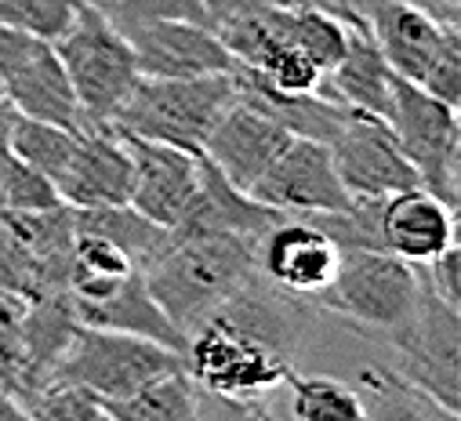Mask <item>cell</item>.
Wrapping results in <instances>:
<instances>
[{
    "label": "cell",
    "mask_w": 461,
    "mask_h": 421,
    "mask_svg": "<svg viewBox=\"0 0 461 421\" xmlns=\"http://www.w3.org/2000/svg\"><path fill=\"white\" fill-rule=\"evenodd\" d=\"M360 403H364V417H439V421H457L450 417L432 396H425L411 378H403L396 367H364L360 371V389H357Z\"/></svg>",
    "instance_id": "cb8c5ba5"
},
{
    "label": "cell",
    "mask_w": 461,
    "mask_h": 421,
    "mask_svg": "<svg viewBox=\"0 0 461 421\" xmlns=\"http://www.w3.org/2000/svg\"><path fill=\"white\" fill-rule=\"evenodd\" d=\"M30 298L0 287V374L12 378L23 363V316Z\"/></svg>",
    "instance_id": "e575fe53"
},
{
    "label": "cell",
    "mask_w": 461,
    "mask_h": 421,
    "mask_svg": "<svg viewBox=\"0 0 461 421\" xmlns=\"http://www.w3.org/2000/svg\"><path fill=\"white\" fill-rule=\"evenodd\" d=\"M84 4L87 0H0V22L55 44L84 12Z\"/></svg>",
    "instance_id": "f1b7e54d"
},
{
    "label": "cell",
    "mask_w": 461,
    "mask_h": 421,
    "mask_svg": "<svg viewBox=\"0 0 461 421\" xmlns=\"http://www.w3.org/2000/svg\"><path fill=\"white\" fill-rule=\"evenodd\" d=\"M105 410L109 421H196V381L178 367L117 403H105Z\"/></svg>",
    "instance_id": "603a6c76"
},
{
    "label": "cell",
    "mask_w": 461,
    "mask_h": 421,
    "mask_svg": "<svg viewBox=\"0 0 461 421\" xmlns=\"http://www.w3.org/2000/svg\"><path fill=\"white\" fill-rule=\"evenodd\" d=\"M345 37H349V22L341 15L327 8H287V44L305 51L320 66V73H327L341 58Z\"/></svg>",
    "instance_id": "484cf974"
},
{
    "label": "cell",
    "mask_w": 461,
    "mask_h": 421,
    "mask_svg": "<svg viewBox=\"0 0 461 421\" xmlns=\"http://www.w3.org/2000/svg\"><path fill=\"white\" fill-rule=\"evenodd\" d=\"M178 367H185L178 349H167L160 342L124 335V331L77 324L48 378L84 385L98 399L117 403V399L139 392L146 381H153L167 371H178Z\"/></svg>",
    "instance_id": "8992f818"
},
{
    "label": "cell",
    "mask_w": 461,
    "mask_h": 421,
    "mask_svg": "<svg viewBox=\"0 0 461 421\" xmlns=\"http://www.w3.org/2000/svg\"><path fill=\"white\" fill-rule=\"evenodd\" d=\"M5 98L23 117L51 121V124H62V128H73V131L84 128L77 91H73L59 55L48 40H37L33 51L5 76Z\"/></svg>",
    "instance_id": "d6986e66"
},
{
    "label": "cell",
    "mask_w": 461,
    "mask_h": 421,
    "mask_svg": "<svg viewBox=\"0 0 461 421\" xmlns=\"http://www.w3.org/2000/svg\"><path fill=\"white\" fill-rule=\"evenodd\" d=\"M454 219H457V210L447 207L439 196H432L421 185L393 193L382 200V210H378L382 247L400 255L403 262L421 265V262L436 258L443 247L457 244Z\"/></svg>",
    "instance_id": "e0dca14e"
},
{
    "label": "cell",
    "mask_w": 461,
    "mask_h": 421,
    "mask_svg": "<svg viewBox=\"0 0 461 421\" xmlns=\"http://www.w3.org/2000/svg\"><path fill=\"white\" fill-rule=\"evenodd\" d=\"M262 4H273V8H327V12L341 15L338 0H262Z\"/></svg>",
    "instance_id": "f35d334b"
},
{
    "label": "cell",
    "mask_w": 461,
    "mask_h": 421,
    "mask_svg": "<svg viewBox=\"0 0 461 421\" xmlns=\"http://www.w3.org/2000/svg\"><path fill=\"white\" fill-rule=\"evenodd\" d=\"M0 389H5V378H0Z\"/></svg>",
    "instance_id": "7bdbcfd3"
},
{
    "label": "cell",
    "mask_w": 461,
    "mask_h": 421,
    "mask_svg": "<svg viewBox=\"0 0 461 421\" xmlns=\"http://www.w3.org/2000/svg\"><path fill=\"white\" fill-rule=\"evenodd\" d=\"M393 80L396 73L389 69L378 40L371 37L367 22H349V37H345L341 58L320 76L316 91L345 110L357 113H389V98H393Z\"/></svg>",
    "instance_id": "ac0fdd59"
},
{
    "label": "cell",
    "mask_w": 461,
    "mask_h": 421,
    "mask_svg": "<svg viewBox=\"0 0 461 421\" xmlns=\"http://www.w3.org/2000/svg\"><path fill=\"white\" fill-rule=\"evenodd\" d=\"M77 324H91V327H105V331H124V335H139L149 342H160L167 349H185V335L167 320L164 309L157 305V298L146 287L142 273H131L117 291L105 301L77 309Z\"/></svg>",
    "instance_id": "44dd1931"
},
{
    "label": "cell",
    "mask_w": 461,
    "mask_h": 421,
    "mask_svg": "<svg viewBox=\"0 0 461 421\" xmlns=\"http://www.w3.org/2000/svg\"><path fill=\"white\" fill-rule=\"evenodd\" d=\"M287 219V210H276L251 193L237 189L203 153H200V189L185 215L171 229L175 237H196V233H233L248 240H262L276 222Z\"/></svg>",
    "instance_id": "2e32d148"
},
{
    "label": "cell",
    "mask_w": 461,
    "mask_h": 421,
    "mask_svg": "<svg viewBox=\"0 0 461 421\" xmlns=\"http://www.w3.org/2000/svg\"><path fill=\"white\" fill-rule=\"evenodd\" d=\"M338 251L341 247L309 215L287 210V219L258 240V273L294 298H312L334 276Z\"/></svg>",
    "instance_id": "5bb4252c"
},
{
    "label": "cell",
    "mask_w": 461,
    "mask_h": 421,
    "mask_svg": "<svg viewBox=\"0 0 461 421\" xmlns=\"http://www.w3.org/2000/svg\"><path fill=\"white\" fill-rule=\"evenodd\" d=\"M291 139L294 135H287L269 113L255 110L251 102H244L237 94V102L229 105V110L218 117V124L211 128L200 153L237 189L251 193V185L262 178V171L280 157V149Z\"/></svg>",
    "instance_id": "9a60e30c"
},
{
    "label": "cell",
    "mask_w": 461,
    "mask_h": 421,
    "mask_svg": "<svg viewBox=\"0 0 461 421\" xmlns=\"http://www.w3.org/2000/svg\"><path fill=\"white\" fill-rule=\"evenodd\" d=\"M421 280L436 298H443L447 305L461 309V247L450 244L436 258L421 262Z\"/></svg>",
    "instance_id": "d590c367"
},
{
    "label": "cell",
    "mask_w": 461,
    "mask_h": 421,
    "mask_svg": "<svg viewBox=\"0 0 461 421\" xmlns=\"http://www.w3.org/2000/svg\"><path fill=\"white\" fill-rule=\"evenodd\" d=\"M12 124H15L12 102H0V157L12 153Z\"/></svg>",
    "instance_id": "74e56055"
},
{
    "label": "cell",
    "mask_w": 461,
    "mask_h": 421,
    "mask_svg": "<svg viewBox=\"0 0 461 421\" xmlns=\"http://www.w3.org/2000/svg\"><path fill=\"white\" fill-rule=\"evenodd\" d=\"M8 160H12V153H8V157H0V215L8 210V200H5V175H8Z\"/></svg>",
    "instance_id": "ab89813d"
},
{
    "label": "cell",
    "mask_w": 461,
    "mask_h": 421,
    "mask_svg": "<svg viewBox=\"0 0 461 421\" xmlns=\"http://www.w3.org/2000/svg\"><path fill=\"white\" fill-rule=\"evenodd\" d=\"M421 265L403 262L385 247H341L334 276L312 301L360 331L393 338L418 309Z\"/></svg>",
    "instance_id": "3957f363"
},
{
    "label": "cell",
    "mask_w": 461,
    "mask_h": 421,
    "mask_svg": "<svg viewBox=\"0 0 461 421\" xmlns=\"http://www.w3.org/2000/svg\"><path fill=\"white\" fill-rule=\"evenodd\" d=\"M266 84H273L276 91H316V84H320V66L305 55V51H298L294 44H284V48H276L258 69H255Z\"/></svg>",
    "instance_id": "836d02e7"
},
{
    "label": "cell",
    "mask_w": 461,
    "mask_h": 421,
    "mask_svg": "<svg viewBox=\"0 0 461 421\" xmlns=\"http://www.w3.org/2000/svg\"><path fill=\"white\" fill-rule=\"evenodd\" d=\"M367 26H371V37L378 40L389 69L396 76L418 84L454 22H439L429 12L403 4V0H378Z\"/></svg>",
    "instance_id": "ffe728a7"
},
{
    "label": "cell",
    "mask_w": 461,
    "mask_h": 421,
    "mask_svg": "<svg viewBox=\"0 0 461 421\" xmlns=\"http://www.w3.org/2000/svg\"><path fill=\"white\" fill-rule=\"evenodd\" d=\"M255 273H258V240L233 233H196V237H175V244L142 276L164 316L182 335H189Z\"/></svg>",
    "instance_id": "6da1fadb"
},
{
    "label": "cell",
    "mask_w": 461,
    "mask_h": 421,
    "mask_svg": "<svg viewBox=\"0 0 461 421\" xmlns=\"http://www.w3.org/2000/svg\"><path fill=\"white\" fill-rule=\"evenodd\" d=\"M403 4H414L421 12H429L439 22H454L457 26V0H403Z\"/></svg>",
    "instance_id": "8d00e7d4"
},
{
    "label": "cell",
    "mask_w": 461,
    "mask_h": 421,
    "mask_svg": "<svg viewBox=\"0 0 461 421\" xmlns=\"http://www.w3.org/2000/svg\"><path fill=\"white\" fill-rule=\"evenodd\" d=\"M0 287H8L23 298H44V294H66L55 291L37 255L23 244V237L0 219Z\"/></svg>",
    "instance_id": "f546056e"
},
{
    "label": "cell",
    "mask_w": 461,
    "mask_h": 421,
    "mask_svg": "<svg viewBox=\"0 0 461 421\" xmlns=\"http://www.w3.org/2000/svg\"><path fill=\"white\" fill-rule=\"evenodd\" d=\"M91 4H102V8H105V4H109V0H91Z\"/></svg>",
    "instance_id": "b9f144b4"
},
{
    "label": "cell",
    "mask_w": 461,
    "mask_h": 421,
    "mask_svg": "<svg viewBox=\"0 0 461 421\" xmlns=\"http://www.w3.org/2000/svg\"><path fill=\"white\" fill-rule=\"evenodd\" d=\"M233 102V69L203 76H139L117 117H113V128L200 153L211 128Z\"/></svg>",
    "instance_id": "7a4b0ae2"
},
{
    "label": "cell",
    "mask_w": 461,
    "mask_h": 421,
    "mask_svg": "<svg viewBox=\"0 0 461 421\" xmlns=\"http://www.w3.org/2000/svg\"><path fill=\"white\" fill-rule=\"evenodd\" d=\"M124 135V131H121ZM131 153V196L128 203L157 226L175 229L200 189V153L167 142L124 135Z\"/></svg>",
    "instance_id": "7c38bea8"
},
{
    "label": "cell",
    "mask_w": 461,
    "mask_h": 421,
    "mask_svg": "<svg viewBox=\"0 0 461 421\" xmlns=\"http://www.w3.org/2000/svg\"><path fill=\"white\" fill-rule=\"evenodd\" d=\"M385 121L396 131L400 149L407 153V160L418 175V185L457 210V189H461V124H457V110L443 105L439 98H432L418 84L396 76Z\"/></svg>",
    "instance_id": "52a82bcc"
},
{
    "label": "cell",
    "mask_w": 461,
    "mask_h": 421,
    "mask_svg": "<svg viewBox=\"0 0 461 421\" xmlns=\"http://www.w3.org/2000/svg\"><path fill=\"white\" fill-rule=\"evenodd\" d=\"M66 207H117L131 196V153L113 124H91L77 131V146L62 171L51 178Z\"/></svg>",
    "instance_id": "8fae6325"
},
{
    "label": "cell",
    "mask_w": 461,
    "mask_h": 421,
    "mask_svg": "<svg viewBox=\"0 0 461 421\" xmlns=\"http://www.w3.org/2000/svg\"><path fill=\"white\" fill-rule=\"evenodd\" d=\"M5 200H8V210H44V207L62 203L59 193H55V182L48 175H41L37 167L23 164L19 157L8 160ZM8 210H5V215H8Z\"/></svg>",
    "instance_id": "d6a6232c"
},
{
    "label": "cell",
    "mask_w": 461,
    "mask_h": 421,
    "mask_svg": "<svg viewBox=\"0 0 461 421\" xmlns=\"http://www.w3.org/2000/svg\"><path fill=\"white\" fill-rule=\"evenodd\" d=\"M105 15L117 22V26L146 22V19H185V22L211 26L207 0H109Z\"/></svg>",
    "instance_id": "1f68e13d"
},
{
    "label": "cell",
    "mask_w": 461,
    "mask_h": 421,
    "mask_svg": "<svg viewBox=\"0 0 461 421\" xmlns=\"http://www.w3.org/2000/svg\"><path fill=\"white\" fill-rule=\"evenodd\" d=\"M26 417L30 421H109L105 399H98L91 389L48 378L41 381L26 399Z\"/></svg>",
    "instance_id": "83f0119b"
},
{
    "label": "cell",
    "mask_w": 461,
    "mask_h": 421,
    "mask_svg": "<svg viewBox=\"0 0 461 421\" xmlns=\"http://www.w3.org/2000/svg\"><path fill=\"white\" fill-rule=\"evenodd\" d=\"M131 51L139 76H203V73H229L233 55L225 51L218 33L203 22L185 19H146L121 26Z\"/></svg>",
    "instance_id": "4fadbf2b"
},
{
    "label": "cell",
    "mask_w": 461,
    "mask_h": 421,
    "mask_svg": "<svg viewBox=\"0 0 461 421\" xmlns=\"http://www.w3.org/2000/svg\"><path fill=\"white\" fill-rule=\"evenodd\" d=\"M182 360L200 389L237 399H262L287 385L294 371V356L266 345L221 312H211L185 335Z\"/></svg>",
    "instance_id": "5b68a950"
},
{
    "label": "cell",
    "mask_w": 461,
    "mask_h": 421,
    "mask_svg": "<svg viewBox=\"0 0 461 421\" xmlns=\"http://www.w3.org/2000/svg\"><path fill=\"white\" fill-rule=\"evenodd\" d=\"M287 389H291L287 414L298 421H360L364 417V403L357 389H349L338 378H323V374L298 378L291 371Z\"/></svg>",
    "instance_id": "d4e9b609"
},
{
    "label": "cell",
    "mask_w": 461,
    "mask_h": 421,
    "mask_svg": "<svg viewBox=\"0 0 461 421\" xmlns=\"http://www.w3.org/2000/svg\"><path fill=\"white\" fill-rule=\"evenodd\" d=\"M327 149H330L341 185L353 196L385 200L393 193L418 185V175H414L407 153L400 149V139L385 117L349 110L341 131L327 142Z\"/></svg>",
    "instance_id": "9c48e42d"
},
{
    "label": "cell",
    "mask_w": 461,
    "mask_h": 421,
    "mask_svg": "<svg viewBox=\"0 0 461 421\" xmlns=\"http://www.w3.org/2000/svg\"><path fill=\"white\" fill-rule=\"evenodd\" d=\"M0 102H8V98H5V84H0Z\"/></svg>",
    "instance_id": "60d3db41"
},
{
    "label": "cell",
    "mask_w": 461,
    "mask_h": 421,
    "mask_svg": "<svg viewBox=\"0 0 461 421\" xmlns=\"http://www.w3.org/2000/svg\"><path fill=\"white\" fill-rule=\"evenodd\" d=\"M73 146H77V131L73 128H62V124H51V121H33V117L15 113V124H12V157H19L23 164L37 167L41 175L55 178L62 171V164L69 160Z\"/></svg>",
    "instance_id": "4316f807"
},
{
    "label": "cell",
    "mask_w": 461,
    "mask_h": 421,
    "mask_svg": "<svg viewBox=\"0 0 461 421\" xmlns=\"http://www.w3.org/2000/svg\"><path fill=\"white\" fill-rule=\"evenodd\" d=\"M73 226L77 229H91V233L113 240V244H117L135 262L139 273H146L175 244V233L167 226H157L153 219H146L142 210H135L131 203L73 210Z\"/></svg>",
    "instance_id": "7402d4cb"
},
{
    "label": "cell",
    "mask_w": 461,
    "mask_h": 421,
    "mask_svg": "<svg viewBox=\"0 0 461 421\" xmlns=\"http://www.w3.org/2000/svg\"><path fill=\"white\" fill-rule=\"evenodd\" d=\"M251 196L294 215H330V210H349L357 196L341 185L327 142L291 139L280 157L262 171L251 185Z\"/></svg>",
    "instance_id": "30bf717a"
},
{
    "label": "cell",
    "mask_w": 461,
    "mask_h": 421,
    "mask_svg": "<svg viewBox=\"0 0 461 421\" xmlns=\"http://www.w3.org/2000/svg\"><path fill=\"white\" fill-rule=\"evenodd\" d=\"M84 113V128L113 124L117 110L124 105L128 91L139 80L135 51L124 30L105 15L102 4H84L73 26L51 44Z\"/></svg>",
    "instance_id": "277c9868"
},
{
    "label": "cell",
    "mask_w": 461,
    "mask_h": 421,
    "mask_svg": "<svg viewBox=\"0 0 461 421\" xmlns=\"http://www.w3.org/2000/svg\"><path fill=\"white\" fill-rule=\"evenodd\" d=\"M418 87L429 91L432 98H439L443 105H450V110L461 105V33H457V26L447 30V37H443L439 51L432 55V62L425 66Z\"/></svg>",
    "instance_id": "4dcf8cb0"
},
{
    "label": "cell",
    "mask_w": 461,
    "mask_h": 421,
    "mask_svg": "<svg viewBox=\"0 0 461 421\" xmlns=\"http://www.w3.org/2000/svg\"><path fill=\"white\" fill-rule=\"evenodd\" d=\"M389 342L400 356L396 371L432 396L450 417H461V309L436 298L421 280L414 316Z\"/></svg>",
    "instance_id": "ba28073f"
}]
</instances>
